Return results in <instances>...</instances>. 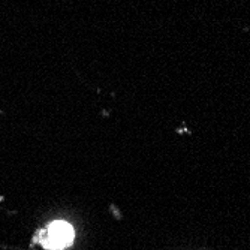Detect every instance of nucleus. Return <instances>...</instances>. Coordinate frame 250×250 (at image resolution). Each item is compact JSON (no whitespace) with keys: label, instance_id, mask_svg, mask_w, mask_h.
I'll list each match as a JSON object with an SVG mask.
<instances>
[{"label":"nucleus","instance_id":"nucleus-1","mask_svg":"<svg viewBox=\"0 0 250 250\" xmlns=\"http://www.w3.org/2000/svg\"><path fill=\"white\" fill-rule=\"evenodd\" d=\"M75 238L72 225L63 220H56L39 234V243L48 250H64Z\"/></svg>","mask_w":250,"mask_h":250}]
</instances>
